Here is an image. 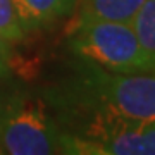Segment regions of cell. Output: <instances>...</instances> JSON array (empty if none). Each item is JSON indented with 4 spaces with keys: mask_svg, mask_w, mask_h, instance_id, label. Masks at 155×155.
I'll return each mask as SVG.
<instances>
[{
    "mask_svg": "<svg viewBox=\"0 0 155 155\" xmlns=\"http://www.w3.org/2000/svg\"><path fill=\"white\" fill-rule=\"evenodd\" d=\"M41 97L61 129L86 117L155 119V74H122L76 61L72 71Z\"/></svg>",
    "mask_w": 155,
    "mask_h": 155,
    "instance_id": "obj_1",
    "label": "cell"
},
{
    "mask_svg": "<svg viewBox=\"0 0 155 155\" xmlns=\"http://www.w3.org/2000/svg\"><path fill=\"white\" fill-rule=\"evenodd\" d=\"M67 48L79 62L122 74H155L131 24L74 16L67 29Z\"/></svg>",
    "mask_w": 155,
    "mask_h": 155,
    "instance_id": "obj_2",
    "label": "cell"
},
{
    "mask_svg": "<svg viewBox=\"0 0 155 155\" xmlns=\"http://www.w3.org/2000/svg\"><path fill=\"white\" fill-rule=\"evenodd\" d=\"M0 152L11 155L62 153V129L41 95L0 91Z\"/></svg>",
    "mask_w": 155,
    "mask_h": 155,
    "instance_id": "obj_3",
    "label": "cell"
},
{
    "mask_svg": "<svg viewBox=\"0 0 155 155\" xmlns=\"http://www.w3.org/2000/svg\"><path fill=\"white\" fill-rule=\"evenodd\" d=\"M62 153L155 155V119L86 117L62 127Z\"/></svg>",
    "mask_w": 155,
    "mask_h": 155,
    "instance_id": "obj_4",
    "label": "cell"
},
{
    "mask_svg": "<svg viewBox=\"0 0 155 155\" xmlns=\"http://www.w3.org/2000/svg\"><path fill=\"white\" fill-rule=\"evenodd\" d=\"M17 12L24 29L40 28L72 14L76 0H17Z\"/></svg>",
    "mask_w": 155,
    "mask_h": 155,
    "instance_id": "obj_5",
    "label": "cell"
},
{
    "mask_svg": "<svg viewBox=\"0 0 155 155\" xmlns=\"http://www.w3.org/2000/svg\"><path fill=\"white\" fill-rule=\"evenodd\" d=\"M143 2L145 0H76L74 11L78 16L129 24Z\"/></svg>",
    "mask_w": 155,
    "mask_h": 155,
    "instance_id": "obj_6",
    "label": "cell"
},
{
    "mask_svg": "<svg viewBox=\"0 0 155 155\" xmlns=\"http://www.w3.org/2000/svg\"><path fill=\"white\" fill-rule=\"evenodd\" d=\"M129 24L155 69V0H145Z\"/></svg>",
    "mask_w": 155,
    "mask_h": 155,
    "instance_id": "obj_7",
    "label": "cell"
},
{
    "mask_svg": "<svg viewBox=\"0 0 155 155\" xmlns=\"http://www.w3.org/2000/svg\"><path fill=\"white\" fill-rule=\"evenodd\" d=\"M0 35L11 43H19L26 36L14 0H0Z\"/></svg>",
    "mask_w": 155,
    "mask_h": 155,
    "instance_id": "obj_8",
    "label": "cell"
},
{
    "mask_svg": "<svg viewBox=\"0 0 155 155\" xmlns=\"http://www.w3.org/2000/svg\"><path fill=\"white\" fill-rule=\"evenodd\" d=\"M11 41L5 40L0 35V79H4L5 76H9L14 66V57H12L11 50Z\"/></svg>",
    "mask_w": 155,
    "mask_h": 155,
    "instance_id": "obj_9",
    "label": "cell"
},
{
    "mask_svg": "<svg viewBox=\"0 0 155 155\" xmlns=\"http://www.w3.org/2000/svg\"><path fill=\"white\" fill-rule=\"evenodd\" d=\"M14 2H17V0H14Z\"/></svg>",
    "mask_w": 155,
    "mask_h": 155,
    "instance_id": "obj_10",
    "label": "cell"
}]
</instances>
